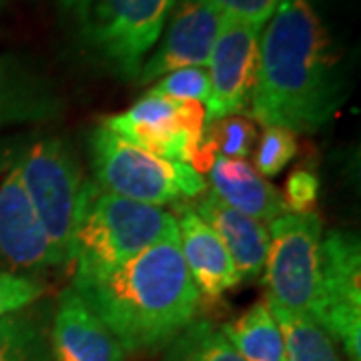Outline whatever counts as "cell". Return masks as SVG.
I'll return each mask as SVG.
<instances>
[{"label": "cell", "instance_id": "cell-10", "mask_svg": "<svg viewBox=\"0 0 361 361\" xmlns=\"http://www.w3.org/2000/svg\"><path fill=\"white\" fill-rule=\"evenodd\" d=\"M263 26L225 16L209 59L211 92L205 104L207 125L239 115L249 106L259 65V35Z\"/></svg>", "mask_w": 361, "mask_h": 361}, {"label": "cell", "instance_id": "cell-19", "mask_svg": "<svg viewBox=\"0 0 361 361\" xmlns=\"http://www.w3.org/2000/svg\"><path fill=\"white\" fill-rule=\"evenodd\" d=\"M269 310L283 337L285 361H343L336 341L311 315L275 305Z\"/></svg>", "mask_w": 361, "mask_h": 361}, {"label": "cell", "instance_id": "cell-17", "mask_svg": "<svg viewBox=\"0 0 361 361\" xmlns=\"http://www.w3.org/2000/svg\"><path fill=\"white\" fill-rule=\"evenodd\" d=\"M59 109L61 101L49 80L14 56H0V127L51 118Z\"/></svg>", "mask_w": 361, "mask_h": 361}, {"label": "cell", "instance_id": "cell-25", "mask_svg": "<svg viewBox=\"0 0 361 361\" xmlns=\"http://www.w3.org/2000/svg\"><path fill=\"white\" fill-rule=\"evenodd\" d=\"M42 293L44 287L37 279L0 271V319L35 305Z\"/></svg>", "mask_w": 361, "mask_h": 361}, {"label": "cell", "instance_id": "cell-23", "mask_svg": "<svg viewBox=\"0 0 361 361\" xmlns=\"http://www.w3.org/2000/svg\"><path fill=\"white\" fill-rule=\"evenodd\" d=\"M211 92L209 73L203 66H185L177 68L173 73H167L165 77L157 78L155 85L147 90V94L165 97L169 101H195V103L207 104Z\"/></svg>", "mask_w": 361, "mask_h": 361}, {"label": "cell", "instance_id": "cell-24", "mask_svg": "<svg viewBox=\"0 0 361 361\" xmlns=\"http://www.w3.org/2000/svg\"><path fill=\"white\" fill-rule=\"evenodd\" d=\"M297 153V139L291 130L265 127L253 157L255 171L261 177H275L283 171Z\"/></svg>", "mask_w": 361, "mask_h": 361}, {"label": "cell", "instance_id": "cell-15", "mask_svg": "<svg viewBox=\"0 0 361 361\" xmlns=\"http://www.w3.org/2000/svg\"><path fill=\"white\" fill-rule=\"evenodd\" d=\"M193 211L217 233L231 257L239 281H255L263 275L269 231L267 225L227 207L213 193L195 199Z\"/></svg>", "mask_w": 361, "mask_h": 361}, {"label": "cell", "instance_id": "cell-5", "mask_svg": "<svg viewBox=\"0 0 361 361\" xmlns=\"http://www.w3.org/2000/svg\"><path fill=\"white\" fill-rule=\"evenodd\" d=\"M90 167L103 191L145 205H179L207 193V180L191 165L157 157L103 123L90 137Z\"/></svg>", "mask_w": 361, "mask_h": 361}, {"label": "cell", "instance_id": "cell-13", "mask_svg": "<svg viewBox=\"0 0 361 361\" xmlns=\"http://www.w3.org/2000/svg\"><path fill=\"white\" fill-rule=\"evenodd\" d=\"M103 125L153 155L179 163L187 159L189 139L180 125L177 101L145 92L129 111L106 116Z\"/></svg>", "mask_w": 361, "mask_h": 361}, {"label": "cell", "instance_id": "cell-8", "mask_svg": "<svg viewBox=\"0 0 361 361\" xmlns=\"http://www.w3.org/2000/svg\"><path fill=\"white\" fill-rule=\"evenodd\" d=\"M313 319L341 343L349 361H361V245L353 233L331 231L322 239Z\"/></svg>", "mask_w": 361, "mask_h": 361}, {"label": "cell", "instance_id": "cell-16", "mask_svg": "<svg viewBox=\"0 0 361 361\" xmlns=\"http://www.w3.org/2000/svg\"><path fill=\"white\" fill-rule=\"evenodd\" d=\"M209 171L211 193L235 211L261 223H271L287 213L283 195L263 179L245 159L217 155Z\"/></svg>", "mask_w": 361, "mask_h": 361}, {"label": "cell", "instance_id": "cell-6", "mask_svg": "<svg viewBox=\"0 0 361 361\" xmlns=\"http://www.w3.org/2000/svg\"><path fill=\"white\" fill-rule=\"evenodd\" d=\"M16 165L42 231L63 267H71L85 185L71 147L59 137H40L25 147L16 145Z\"/></svg>", "mask_w": 361, "mask_h": 361}, {"label": "cell", "instance_id": "cell-4", "mask_svg": "<svg viewBox=\"0 0 361 361\" xmlns=\"http://www.w3.org/2000/svg\"><path fill=\"white\" fill-rule=\"evenodd\" d=\"M177 233L175 215L163 207L123 199L85 180L71 267L75 275L101 273Z\"/></svg>", "mask_w": 361, "mask_h": 361}, {"label": "cell", "instance_id": "cell-12", "mask_svg": "<svg viewBox=\"0 0 361 361\" xmlns=\"http://www.w3.org/2000/svg\"><path fill=\"white\" fill-rule=\"evenodd\" d=\"M49 339L52 361H127V351L75 287L59 299Z\"/></svg>", "mask_w": 361, "mask_h": 361}, {"label": "cell", "instance_id": "cell-27", "mask_svg": "<svg viewBox=\"0 0 361 361\" xmlns=\"http://www.w3.org/2000/svg\"><path fill=\"white\" fill-rule=\"evenodd\" d=\"M229 18L263 26L269 20L279 0H211Z\"/></svg>", "mask_w": 361, "mask_h": 361}, {"label": "cell", "instance_id": "cell-1", "mask_svg": "<svg viewBox=\"0 0 361 361\" xmlns=\"http://www.w3.org/2000/svg\"><path fill=\"white\" fill-rule=\"evenodd\" d=\"M345 75L313 0H279L261 35L249 115L263 127L315 133L345 101Z\"/></svg>", "mask_w": 361, "mask_h": 361}, {"label": "cell", "instance_id": "cell-11", "mask_svg": "<svg viewBox=\"0 0 361 361\" xmlns=\"http://www.w3.org/2000/svg\"><path fill=\"white\" fill-rule=\"evenodd\" d=\"M225 14L211 0H175L155 52L142 63L137 85L155 82L177 68L209 65Z\"/></svg>", "mask_w": 361, "mask_h": 361}, {"label": "cell", "instance_id": "cell-22", "mask_svg": "<svg viewBox=\"0 0 361 361\" xmlns=\"http://www.w3.org/2000/svg\"><path fill=\"white\" fill-rule=\"evenodd\" d=\"M205 135L217 155L227 159H245L255 145L257 129L251 118L231 115L209 123Z\"/></svg>", "mask_w": 361, "mask_h": 361}, {"label": "cell", "instance_id": "cell-7", "mask_svg": "<svg viewBox=\"0 0 361 361\" xmlns=\"http://www.w3.org/2000/svg\"><path fill=\"white\" fill-rule=\"evenodd\" d=\"M267 227L265 301L313 317L322 275V217L317 213H285Z\"/></svg>", "mask_w": 361, "mask_h": 361}, {"label": "cell", "instance_id": "cell-28", "mask_svg": "<svg viewBox=\"0 0 361 361\" xmlns=\"http://www.w3.org/2000/svg\"><path fill=\"white\" fill-rule=\"evenodd\" d=\"M4 2H6V0H0V6H2V4H4Z\"/></svg>", "mask_w": 361, "mask_h": 361}, {"label": "cell", "instance_id": "cell-18", "mask_svg": "<svg viewBox=\"0 0 361 361\" xmlns=\"http://www.w3.org/2000/svg\"><path fill=\"white\" fill-rule=\"evenodd\" d=\"M221 331L245 361H285L283 337L267 301L251 305Z\"/></svg>", "mask_w": 361, "mask_h": 361}, {"label": "cell", "instance_id": "cell-26", "mask_svg": "<svg viewBox=\"0 0 361 361\" xmlns=\"http://www.w3.org/2000/svg\"><path fill=\"white\" fill-rule=\"evenodd\" d=\"M319 201V177L311 169H295L285 183L287 213H315Z\"/></svg>", "mask_w": 361, "mask_h": 361}, {"label": "cell", "instance_id": "cell-9", "mask_svg": "<svg viewBox=\"0 0 361 361\" xmlns=\"http://www.w3.org/2000/svg\"><path fill=\"white\" fill-rule=\"evenodd\" d=\"M56 267L63 263L20 180L16 145L0 147V271L37 279Z\"/></svg>", "mask_w": 361, "mask_h": 361}, {"label": "cell", "instance_id": "cell-14", "mask_svg": "<svg viewBox=\"0 0 361 361\" xmlns=\"http://www.w3.org/2000/svg\"><path fill=\"white\" fill-rule=\"evenodd\" d=\"M175 219L185 265L201 297L215 301L225 291L241 283L239 275L217 233L195 213L193 207L179 203Z\"/></svg>", "mask_w": 361, "mask_h": 361}, {"label": "cell", "instance_id": "cell-3", "mask_svg": "<svg viewBox=\"0 0 361 361\" xmlns=\"http://www.w3.org/2000/svg\"><path fill=\"white\" fill-rule=\"evenodd\" d=\"M175 0H59L68 44L87 65L130 80L163 35Z\"/></svg>", "mask_w": 361, "mask_h": 361}, {"label": "cell", "instance_id": "cell-20", "mask_svg": "<svg viewBox=\"0 0 361 361\" xmlns=\"http://www.w3.org/2000/svg\"><path fill=\"white\" fill-rule=\"evenodd\" d=\"M0 361H52L49 325L37 311L26 307L0 319Z\"/></svg>", "mask_w": 361, "mask_h": 361}, {"label": "cell", "instance_id": "cell-21", "mask_svg": "<svg viewBox=\"0 0 361 361\" xmlns=\"http://www.w3.org/2000/svg\"><path fill=\"white\" fill-rule=\"evenodd\" d=\"M163 361H245L211 319H193L163 351Z\"/></svg>", "mask_w": 361, "mask_h": 361}, {"label": "cell", "instance_id": "cell-2", "mask_svg": "<svg viewBox=\"0 0 361 361\" xmlns=\"http://www.w3.org/2000/svg\"><path fill=\"white\" fill-rule=\"evenodd\" d=\"M73 287L127 355L167 348L197 319L201 305L180 253L179 233L111 269L75 275Z\"/></svg>", "mask_w": 361, "mask_h": 361}]
</instances>
